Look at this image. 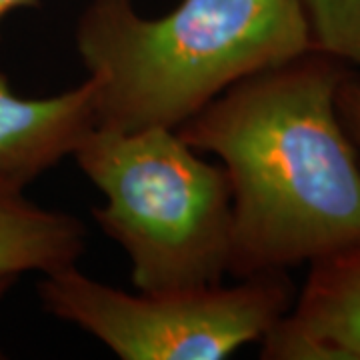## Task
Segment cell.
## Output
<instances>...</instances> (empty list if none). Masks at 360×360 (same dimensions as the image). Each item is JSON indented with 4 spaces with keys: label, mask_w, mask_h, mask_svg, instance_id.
Listing matches in <instances>:
<instances>
[{
    "label": "cell",
    "mask_w": 360,
    "mask_h": 360,
    "mask_svg": "<svg viewBox=\"0 0 360 360\" xmlns=\"http://www.w3.org/2000/svg\"><path fill=\"white\" fill-rule=\"evenodd\" d=\"M96 127L94 89L89 78L75 89L25 98L0 72V180L26 188L77 146Z\"/></svg>",
    "instance_id": "cell-6"
},
{
    "label": "cell",
    "mask_w": 360,
    "mask_h": 360,
    "mask_svg": "<svg viewBox=\"0 0 360 360\" xmlns=\"http://www.w3.org/2000/svg\"><path fill=\"white\" fill-rule=\"evenodd\" d=\"M104 194L92 217L130 260L136 290L220 284L231 270L232 205L220 162L172 129L94 127L75 150Z\"/></svg>",
    "instance_id": "cell-3"
},
{
    "label": "cell",
    "mask_w": 360,
    "mask_h": 360,
    "mask_svg": "<svg viewBox=\"0 0 360 360\" xmlns=\"http://www.w3.org/2000/svg\"><path fill=\"white\" fill-rule=\"evenodd\" d=\"M296 304L262 338L264 360H360V245L319 258Z\"/></svg>",
    "instance_id": "cell-5"
},
{
    "label": "cell",
    "mask_w": 360,
    "mask_h": 360,
    "mask_svg": "<svg viewBox=\"0 0 360 360\" xmlns=\"http://www.w3.org/2000/svg\"><path fill=\"white\" fill-rule=\"evenodd\" d=\"M347 75L310 49L243 78L176 129L224 168L234 278L360 245V156L336 108Z\"/></svg>",
    "instance_id": "cell-1"
},
{
    "label": "cell",
    "mask_w": 360,
    "mask_h": 360,
    "mask_svg": "<svg viewBox=\"0 0 360 360\" xmlns=\"http://www.w3.org/2000/svg\"><path fill=\"white\" fill-rule=\"evenodd\" d=\"M42 309L122 360H220L262 340L290 309L283 272L184 290L127 292L77 266L44 274Z\"/></svg>",
    "instance_id": "cell-4"
},
{
    "label": "cell",
    "mask_w": 360,
    "mask_h": 360,
    "mask_svg": "<svg viewBox=\"0 0 360 360\" xmlns=\"http://www.w3.org/2000/svg\"><path fill=\"white\" fill-rule=\"evenodd\" d=\"M314 51L360 68V0H300Z\"/></svg>",
    "instance_id": "cell-8"
},
{
    "label": "cell",
    "mask_w": 360,
    "mask_h": 360,
    "mask_svg": "<svg viewBox=\"0 0 360 360\" xmlns=\"http://www.w3.org/2000/svg\"><path fill=\"white\" fill-rule=\"evenodd\" d=\"M336 108L342 120V127L360 156V80L350 75L345 77L336 94Z\"/></svg>",
    "instance_id": "cell-9"
},
{
    "label": "cell",
    "mask_w": 360,
    "mask_h": 360,
    "mask_svg": "<svg viewBox=\"0 0 360 360\" xmlns=\"http://www.w3.org/2000/svg\"><path fill=\"white\" fill-rule=\"evenodd\" d=\"M96 127L176 130L232 84L312 49L300 0H90L75 32Z\"/></svg>",
    "instance_id": "cell-2"
},
{
    "label": "cell",
    "mask_w": 360,
    "mask_h": 360,
    "mask_svg": "<svg viewBox=\"0 0 360 360\" xmlns=\"http://www.w3.org/2000/svg\"><path fill=\"white\" fill-rule=\"evenodd\" d=\"M16 281H18V276H13V274H0V300H2V296L13 288Z\"/></svg>",
    "instance_id": "cell-11"
},
{
    "label": "cell",
    "mask_w": 360,
    "mask_h": 360,
    "mask_svg": "<svg viewBox=\"0 0 360 360\" xmlns=\"http://www.w3.org/2000/svg\"><path fill=\"white\" fill-rule=\"evenodd\" d=\"M0 180V274H52L77 266L86 248V226L72 214L30 202Z\"/></svg>",
    "instance_id": "cell-7"
},
{
    "label": "cell",
    "mask_w": 360,
    "mask_h": 360,
    "mask_svg": "<svg viewBox=\"0 0 360 360\" xmlns=\"http://www.w3.org/2000/svg\"><path fill=\"white\" fill-rule=\"evenodd\" d=\"M39 0H0V25L4 22V18L8 14H13L18 8H26V6H37Z\"/></svg>",
    "instance_id": "cell-10"
}]
</instances>
